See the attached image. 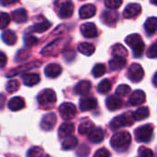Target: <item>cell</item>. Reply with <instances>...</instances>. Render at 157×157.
I'll use <instances>...</instances> for the list:
<instances>
[{
	"label": "cell",
	"mask_w": 157,
	"mask_h": 157,
	"mask_svg": "<svg viewBox=\"0 0 157 157\" xmlns=\"http://www.w3.org/2000/svg\"><path fill=\"white\" fill-rule=\"evenodd\" d=\"M111 146L117 151H124L128 149L131 143V136L127 131H119L113 135L111 139Z\"/></svg>",
	"instance_id": "6da1fadb"
},
{
	"label": "cell",
	"mask_w": 157,
	"mask_h": 157,
	"mask_svg": "<svg viewBox=\"0 0 157 157\" xmlns=\"http://www.w3.org/2000/svg\"><path fill=\"white\" fill-rule=\"evenodd\" d=\"M127 44L133 50V54L135 57H140L142 56L144 50V43L139 34H130L126 38Z\"/></svg>",
	"instance_id": "7a4b0ae2"
},
{
	"label": "cell",
	"mask_w": 157,
	"mask_h": 157,
	"mask_svg": "<svg viewBox=\"0 0 157 157\" xmlns=\"http://www.w3.org/2000/svg\"><path fill=\"white\" fill-rule=\"evenodd\" d=\"M39 105L44 108V109H49L51 108L55 103L56 102V93L51 90V89H45L43 92H41L37 97Z\"/></svg>",
	"instance_id": "3957f363"
},
{
	"label": "cell",
	"mask_w": 157,
	"mask_h": 157,
	"mask_svg": "<svg viewBox=\"0 0 157 157\" xmlns=\"http://www.w3.org/2000/svg\"><path fill=\"white\" fill-rule=\"evenodd\" d=\"M56 10L61 19L70 18L74 11V6L70 0H56Z\"/></svg>",
	"instance_id": "277c9868"
},
{
	"label": "cell",
	"mask_w": 157,
	"mask_h": 157,
	"mask_svg": "<svg viewBox=\"0 0 157 157\" xmlns=\"http://www.w3.org/2000/svg\"><path fill=\"white\" fill-rule=\"evenodd\" d=\"M69 42V40L65 39V38H59L56 39V41L52 42L49 44L46 47H44L42 51V54L44 56H52V55H56L60 53L61 50H63L66 46V44Z\"/></svg>",
	"instance_id": "5b68a950"
},
{
	"label": "cell",
	"mask_w": 157,
	"mask_h": 157,
	"mask_svg": "<svg viewBox=\"0 0 157 157\" xmlns=\"http://www.w3.org/2000/svg\"><path fill=\"white\" fill-rule=\"evenodd\" d=\"M134 123V116L130 112H127L122 114L121 116H118L115 117L110 126L113 129H118L119 128L122 127H128L131 126Z\"/></svg>",
	"instance_id": "8992f818"
},
{
	"label": "cell",
	"mask_w": 157,
	"mask_h": 157,
	"mask_svg": "<svg viewBox=\"0 0 157 157\" xmlns=\"http://www.w3.org/2000/svg\"><path fill=\"white\" fill-rule=\"evenodd\" d=\"M153 133L151 125H144L135 130V138L140 142H147L151 140Z\"/></svg>",
	"instance_id": "52a82bcc"
},
{
	"label": "cell",
	"mask_w": 157,
	"mask_h": 157,
	"mask_svg": "<svg viewBox=\"0 0 157 157\" xmlns=\"http://www.w3.org/2000/svg\"><path fill=\"white\" fill-rule=\"evenodd\" d=\"M41 65H42V62H40V61H33V62H29V63L21 65V66H19V67L10 70L7 73V77L8 78H11V77L17 76V75H19L21 73H24V72H26L28 70L33 69V68L39 67Z\"/></svg>",
	"instance_id": "ba28073f"
},
{
	"label": "cell",
	"mask_w": 157,
	"mask_h": 157,
	"mask_svg": "<svg viewBox=\"0 0 157 157\" xmlns=\"http://www.w3.org/2000/svg\"><path fill=\"white\" fill-rule=\"evenodd\" d=\"M144 76V70L140 64H132L128 70V78L133 82H139Z\"/></svg>",
	"instance_id": "9c48e42d"
},
{
	"label": "cell",
	"mask_w": 157,
	"mask_h": 157,
	"mask_svg": "<svg viewBox=\"0 0 157 157\" xmlns=\"http://www.w3.org/2000/svg\"><path fill=\"white\" fill-rule=\"evenodd\" d=\"M59 113L63 119L65 120H70L72 119L76 114L77 109L76 106L71 103H64L59 106Z\"/></svg>",
	"instance_id": "30bf717a"
},
{
	"label": "cell",
	"mask_w": 157,
	"mask_h": 157,
	"mask_svg": "<svg viewBox=\"0 0 157 157\" xmlns=\"http://www.w3.org/2000/svg\"><path fill=\"white\" fill-rule=\"evenodd\" d=\"M56 124V116L54 113H49L44 116L41 121V128L44 130H51Z\"/></svg>",
	"instance_id": "8fae6325"
},
{
	"label": "cell",
	"mask_w": 157,
	"mask_h": 157,
	"mask_svg": "<svg viewBox=\"0 0 157 157\" xmlns=\"http://www.w3.org/2000/svg\"><path fill=\"white\" fill-rule=\"evenodd\" d=\"M81 32L86 38H94L97 36V28L93 22H86L81 26Z\"/></svg>",
	"instance_id": "7c38bea8"
},
{
	"label": "cell",
	"mask_w": 157,
	"mask_h": 157,
	"mask_svg": "<svg viewBox=\"0 0 157 157\" xmlns=\"http://www.w3.org/2000/svg\"><path fill=\"white\" fill-rule=\"evenodd\" d=\"M140 11H141V7L139 4H129L126 7L123 12V16L126 19H132L137 15H139Z\"/></svg>",
	"instance_id": "4fadbf2b"
},
{
	"label": "cell",
	"mask_w": 157,
	"mask_h": 157,
	"mask_svg": "<svg viewBox=\"0 0 157 157\" xmlns=\"http://www.w3.org/2000/svg\"><path fill=\"white\" fill-rule=\"evenodd\" d=\"M97 106V101L94 97H84L80 101V107L82 111L93 110Z\"/></svg>",
	"instance_id": "5bb4252c"
},
{
	"label": "cell",
	"mask_w": 157,
	"mask_h": 157,
	"mask_svg": "<svg viewBox=\"0 0 157 157\" xmlns=\"http://www.w3.org/2000/svg\"><path fill=\"white\" fill-rule=\"evenodd\" d=\"M101 21L105 25L114 27L117 22V14L112 11H105L101 16Z\"/></svg>",
	"instance_id": "9a60e30c"
},
{
	"label": "cell",
	"mask_w": 157,
	"mask_h": 157,
	"mask_svg": "<svg viewBox=\"0 0 157 157\" xmlns=\"http://www.w3.org/2000/svg\"><path fill=\"white\" fill-rule=\"evenodd\" d=\"M61 72H62L61 66L58 64H56V63L49 64L44 68V74L48 78H56L61 74Z\"/></svg>",
	"instance_id": "2e32d148"
},
{
	"label": "cell",
	"mask_w": 157,
	"mask_h": 157,
	"mask_svg": "<svg viewBox=\"0 0 157 157\" xmlns=\"http://www.w3.org/2000/svg\"><path fill=\"white\" fill-rule=\"evenodd\" d=\"M145 100H146V95L144 92L141 90H137L130 95L128 102L131 105H139L143 104Z\"/></svg>",
	"instance_id": "e0dca14e"
},
{
	"label": "cell",
	"mask_w": 157,
	"mask_h": 157,
	"mask_svg": "<svg viewBox=\"0 0 157 157\" xmlns=\"http://www.w3.org/2000/svg\"><path fill=\"white\" fill-rule=\"evenodd\" d=\"M123 105V101L117 95H111L106 99V106L109 110L115 111L121 108Z\"/></svg>",
	"instance_id": "ac0fdd59"
},
{
	"label": "cell",
	"mask_w": 157,
	"mask_h": 157,
	"mask_svg": "<svg viewBox=\"0 0 157 157\" xmlns=\"http://www.w3.org/2000/svg\"><path fill=\"white\" fill-rule=\"evenodd\" d=\"M95 13H96V8L94 5H92V4L84 5L80 9V16L82 19H84V20L94 17Z\"/></svg>",
	"instance_id": "d6986e66"
},
{
	"label": "cell",
	"mask_w": 157,
	"mask_h": 157,
	"mask_svg": "<svg viewBox=\"0 0 157 157\" xmlns=\"http://www.w3.org/2000/svg\"><path fill=\"white\" fill-rule=\"evenodd\" d=\"M22 81L27 86H33L39 83L40 76L37 73H24L22 75Z\"/></svg>",
	"instance_id": "ffe728a7"
},
{
	"label": "cell",
	"mask_w": 157,
	"mask_h": 157,
	"mask_svg": "<svg viewBox=\"0 0 157 157\" xmlns=\"http://www.w3.org/2000/svg\"><path fill=\"white\" fill-rule=\"evenodd\" d=\"M24 106H25V101L23 98H21L20 96L13 97L9 102V108L14 112L21 110L22 108H24Z\"/></svg>",
	"instance_id": "44dd1931"
},
{
	"label": "cell",
	"mask_w": 157,
	"mask_h": 157,
	"mask_svg": "<svg viewBox=\"0 0 157 157\" xmlns=\"http://www.w3.org/2000/svg\"><path fill=\"white\" fill-rule=\"evenodd\" d=\"M75 130V127L72 123H64L60 126L59 129H58V135L60 138L66 139L69 136H71V134L74 132Z\"/></svg>",
	"instance_id": "7402d4cb"
},
{
	"label": "cell",
	"mask_w": 157,
	"mask_h": 157,
	"mask_svg": "<svg viewBox=\"0 0 157 157\" xmlns=\"http://www.w3.org/2000/svg\"><path fill=\"white\" fill-rule=\"evenodd\" d=\"M92 89V84L88 81H82L78 82L75 87V92L77 94L80 95H85L90 93Z\"/></svg>",
	"instance_id": "603a6c76"
},
{
	"label": "cell",
	"mask_w": 157,
	"mask_h": 157,
	"mask_svg": "<svg viewBox=\"0 0 157 157\" xmlns=\"http://www.w3.org/2000/svg\"><path fill=\"white\" fill-rule=\"evenodd\" d=\"M104 138H105V133L101 128H94L89 134V140L93 143H100L104 140Z\"/></svg>",
	"instance_id": "cb8c5ba5"
},
{
	"label": "cell",
	"mask_w": 157,
	"mask_h": 157,
	"mask_svg": "<svg viewBox=\"0 0 157 157\" xmlns=\"http://www.w3.org/2000/svg\"><path fill=\"white\" fill-rule=\"evenodd\" d=\"M12 20L17 23H24L28 20L27 11L24 9H19L12 12Z\"/></svg>",
	"instance_id": "d4e9b609"
},
{
	"label": "cell",
	"mask_w": 157,
	"mask_h": 157,
	"mask_svg": "<svg viewBox=\"0 0 157 157\" xmlns=\"http://www.w3.org/2000/svg\"><path fill=\"white\" fill-rule=\"evenodd\" d=\"M1 37H2L3 42L6 44H8V45H13L17 42V35H16V33L13 31H10V30L5 31L2 33Z\"/></svg>",
	"instance_id": "484cf974"
},
{
	"label": "cell",
	"mask_w": 157,
	"mask_h": 157,
	"mask_svg": "<svg viewBox=\"0 0 157 157\" xmlns=\"http://www.w3.org/2000/svg\"><path fill=\"white\" fill-rule=\"evenodd\" d=\"M127 64V61L125 57H118V56H114L113 59L109 61V67L112 70H118L123 68Z\"/></svg>",
	"instance_id": "4316f807"
},
{
	"label": "cell",
	"mask_w": 157,
	"mask_h": 157,
	"mask_svg": "<svg viewBox=\"0 0 157 157\" xmlns=\"http://www.w3.org/2000/svg\"><path fill=\"white\" fill-rule=\"evenodd\" d=\"M94 129V124L90 120H86L81 123L80 127H78V133L82 135H87L90 134Z\"/></svg>",
	"instance_id": "83f0119b"
},
{
	"label": "cell",
	"mask_w": 157,
	"mask_h": 157,
	"mask_svg": "<svg viewBox=\"0 0 157 157\" xmlns=\"http://www.w3.org/2000/svg\"><path fill=\"white\" fill-rule=\"evenodd\" d=\"M78 50L80 53L85 55V56H92L94 51H95V47L94 44H89V43H82V44H80L78 46Z\"/></svg>",
	"instance_id": "f1b7e54d"
},
{
	"label": "cell",
	"mask_w": 157,
	"mask_h": 157,
	"mask_svg": "<svg viewBox=\"0 0 157 157\" xmlns=\"http://www.w3.org/2000/svg\"><path fill=\"white\" fill-rule=\"evenodd\" d=\"M144 28H145L146 32L150 34L156 33L157 32V18H155V17L149 18L145 21Z\"/></svg>",
	"instance_id": "f546056e"
},
{
	"label": "cell",
	"mask_w": 157,
	"mask_h": 157,
	"mask_svg": "<svg viewBox=\"0 0 157 157\" xmlns=\"http://www.w3.org/2000/svg\"><path fill=\"white\" fill-rule=\"evenodd\" d=\"M112 55L114 56L126 57L128 56V50H127V48H125L124 45H122L120 44H117L112 48Z\"/></svg>",
	"instance_id": "4dcf8cb0"
},
{
	"label": "cell",
	"mask_w": 157,
	"mask_h": 157,
	"mask_svg": "<svg viewBox=\"0 0 157 157\" xmlns=\"http://www.w3.org/2000/svg\"><path fill=\"white\" fill-rule=\"evenodd\" d=\"M149 114H150L149 108L146 106H142V107L137 109L135 111V113L133 114V116H134L135 120L140 121V120H143V119L147 118L149 117Z\"/></svg>",
	"instance_id": "1f68e13d"
},
{
	"label": "cell",
	"mask_w": 157,
	"mask_h": 157,
	"mask_svg": "<svg viewBox=\"0 0 157 157\" xmlns=\"http://www.w3.org/2000/svg\"><path fill=\"white\" fill-rule=\"evenodd\" d=\"M77 144H78L77 138L72 137V136H69V137L66 138L65 140L62 142V149L65 150V151L71 150V149L75 148L77 146Z\"/></svg>",
	"instance_id": "d6a6232c"
},
{
	"label": "cell",
	"mask_w": 157,
	"mask_h": 157,
	"mask_svg": "<svg viewBox=\"0 0 157 157\" xmlns=\"http://www.w3.org/2000/svg\"><path fill=\"white\" fill-rule=\"evenodd\" d=\"M50 27H51V23L47 21H44L43 22L33 25V27L30 28V30L31 32H34V33H44L48 29H50Z\"/></svg>",
	"instance_id": "836d02e7"
},
{
	"label": "cell",
	"mask_w": 157,
	"mask_h": 157,
	"mask_svg": "<svg viewBox=\"0 0 157 157\" xmlns=\"http://www.w3.org/2000/svg\"><path fill=\"white\" fill-rule=\"evenodd\" d=\"M111 87H112V83L110 82V81L104 80L98 85V92L100 94H106L111 90Z\"/></svg>",
	"instance_id": "e575fe53"
},
{
	"label": "cell",
	"mask_w": 157,
	"mask_h": 157,
	"mask_svg": "<svg viewBox=\"0 0 157 157\" xmlns=\"http://www.w3.org/2000/svg\"><path fill=\"white\" fill-rule=\"evenodd\" d=\"M44 150L39 146H34L31 148L27 152V157H43Z\"/></svg>",
	"instance_id": "d590c367"
},
{
	"label": "cell",
	"mask_w": 157,
	"mask_h": 157,
	"mask_svg": "<svg viewBox=\"0 0 157 157\" xmlns=\"http://www.w3.org/2000/svg\"><path fill=\"white\" fill-rule=\"evenodd\" d=\"M10 21V17L8 13L1 12L0 13V30H4L8 27Z\"/></svg>",
	"instance_id": "8d00e7d4"
},
{
	"label": "cell",
	"mask_w": 157,
	"mask_h": 157,
	"mask_svg": "<svg viewBox=\"0 0 157 157\" xmlns=\"http://www.w3.org/2000/svg\"><path fill=\"white\" fill-rule=\"evenodd\" d=\"M105 70H106V68L104 64H97L94 66V67L93 69V74L94 77L99 78L105 73Z\"/></svg>",
	"instance_id": "74e56055"
},
{
	"label": "cell",
	"mask_w": 157,
	"mask_h": 157,
	"mask_svg": "<svg viewBox=\"0 0 157 157\" xmlns=\"http://www.w3.org/2000/svg\"><path fill=\"white\" fill-rule=\"evenodd\" d=\"M122 4V0H105V5L106 8L111 10L118 9Z\"/></svg>",
	"instance_id": "f35d334b"
},
{
	"label": "cell",
	"mask_w": 157,
	"mask_h": 157,
	"mask_svg": "<svg viewBox=\"0 0 157 157\" xmlns=\"http://www.w3.org/2000/svg\"><path fill=\"white\" fill-rule=\"evenodd\" d=\"M20 88V82L17 80H11L7 84V91L9 93H15Z\"/></svg>",
	"instance_id": "ab89813d"
},
{
	"label": "cell",
	"mask_w": 157,
	"mask_h": 157,
	"mask_svg": "<svg viewBox=\"0 0 157 157\" xmlns=\"http://www.w3.org/2000/svg\"><path fill=\"white\" fill-rule=\"evenodd\" d=\"M130 90L131 89H130V87L128 85L122 84V85H120V86H118L117 88L116 93H117V94L118 96H126V95H128L130 93Z\"/></svg>",
	"instance_id": "60d3db41"
},
{
	"label": "cell",
	"mask_w": 157,
	"mask_h": 157,
	"mask_svg": "<svg viewBox=\"0 0 157 157\" xmlns=\"http://www.w3.org/2000/svg\"><path fill=\"white\" fill-rule=\"evenodd\" d=\"M139 157H153V152L151 149L141 146L139 148Z\"/></svg>",
	"instance_id": "b9f144b4"
},
{
	"label": "cell",
	"mask_w": 157,
	"mask_h": 157,
	"mask_svg": "<svg viewBox=\"0 0 157 157\" xmlns=\"http://www.w3.org/2000/svg\"><path fill=\"white\" fill-rule=\"evenodd\" d=\"M37 43H38V39L35 36L31 35V34L25 35V37H24V44H25L26 46L31 47V46L35 45Z\"/></svg>",
	"instance_id": "7bdbcfd3"
},
{
	"label": "cell",
	"mask_w": 157,
	"mask_h": 157,
	"mask_svg": "<svg viewBox=\"0 0 157 157\" xmlns=\"http://www.w3.org/2000/svg\"><path fill=\"white\" fill-rule=\"evenodd\" d=\"M29 56H30V52L25 49H22L18 52L15 59H16V61H23V60H26Z\"/></svg>",
	"instance_id": "ee69618b"
},
{
	"label": "cell",
	"mask_w": 157,
	"mask_h": 157,
	"mask_svg": "<svg viewBox=\"0 0 157 157\" xmlns=\"http://www.w3.org/2000/svg\"><path fill=\"white\" fill-rule=\"evenodd\" d=\"M147 56L150 58H157V44H153L147 51Z\"/></svg>",
	"instance_id": "f6af8a7d"
},
{
	"label": "cell",
	"mask_w": 157,
	"mask_h": 157,
	"mask_svg": "<svg viewBox=\"0 0 157 157\" xmlns=\"http://www.w3.org/2000/svg\"><path fill=\"white\" fill-rule=\"evenodd\" d=\"M89 152H90L89 147H87L86 145H82L80 147V149L77 151V155L78 157H87Z\"/></svg>",
	"instance_id": "bcb514c9"
},
{
	"label": "cell",
	"mask_w": 157,
	"mask_h": 157,
	"mask_svg": "<svg viewBox=\"0 0 157 157\" xmlns=\"http://www.w3.org/2000/svg\"><path fill=\"white\" fill-rule=\"evenodd\" d=\"M93 157H110V152L107 149L101 148L98 151H96V152Z\"/></svg>",
	"instance_id": "7dc6e473"
},
{
	"label": "cell",
	"mask_w": 157,
	"mask_h": 157,
	"mask_svg": "<svg viewBox=\"0 0 157 157\" xmlns=\"http://www.w3.org/2000/svg\"><path fill=\"white\" fill-rule=\"evenodd\" d=\"M7 56L2 52V51H0V67H4L7 64Z\"/></svg>",
	"instance_id": "c3c4849f"
},
{
	"label": "cell",
	"mask_w": 157,
	"mask_h": 157,
	"mask_svg": "<svg viewBox=\"0 0 157 157\" xmlns=\"http://www.w3.org/2000/svg\"><path fill=\"white\" fill-rule=\"evenodd\" d=\"M19 1L20 0H1V4L3 6H10V5L15 4Z\"/></svg>",
	"instance_id": "681fc988"
},
{
	"label": "cell",
	"mask_w": 157,
	"mask_h": 157,
	"mask_svg": "<svg viewBox=\"0 0 157 157\" xmlns=\"http://www.w3.org/2000/svg\"><path fill=\"white\" fill-rule=\"evenodd\" d=\"M5 102H6V97L3 94H0V109H2L4 107Z\"/></svg>",
	"instance_id": "f907efd6"
},
{
	"label": "cell",
	"mask_w": 157,
	"mask_h": 157,
	"mask_svg": "<svg viewBox=\"0 0 157 157\" xmlns=\"http://www.w3.org/2000/svg\"><path fill=\"white\" fill-rule=\"evenodd\" d=\"M152 82H153V85L155 87H157V72L154 74L153 78H152Z\"/></svg>",
	"instance_id": "816d5d0a"
},
{
	"label": "cell",
	"mask_w": 157,
	"mask_h": 157,
	"mask_svg": "<svg viewBox=\"0 0 157 157\" xmlns=\"http://www.w3.org/2000/svg\"><path fill=\"white\" fill-rule=\"evenodd\" d=\"M151 2L153 5H157V0H151Z\"/></svg>",
	"instance_id": "f5cc1de1"
},
{
	"label": "cell",
	"mask_w": 157,
	"mask_h": 157,
	"mask_svg": "<svg viewBox=\"0 0 157 157\" xmlns=\"http://www.w3.org/2000/svg\"><path fill=\"white\" fill-rule=\"evenodd\" d=\"M44 157H51V156H50V155H45Z\"/></svg>",
	"instance_id": "db71d44e"
}]
</instances>
